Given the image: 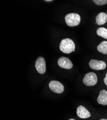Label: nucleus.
Returning <instances> with one entry per match:
<instances>
[{"instance_id": "obj_13", "label": "nucleus", "mask_w": 107, "mask_h": 120, "mask_svg": "<svg viewBox=\"0 0 107 120\" xmlns=\"http://www.w3.org/2000/svg\"><path fill=\"white\" fill-rule=\"evenodd\" d=\"M93 2L98 5H104L107 4V0H93Z\"/></svg>"}, {"instance_id": "obj_5", "label": "nucleus", "mask_w": 107, "mask_h": 120, "mask_svg": "<svg viewBox=\"0 0 107 120\" xmlns=\"http://www.w3.org/2000/svg\"><path fill=\"white\" fill-rule=\"evenodd\" d=\"M89 66L91 69L97 71L103 70L107 67L106 64L104 61L95 59L90 60L89 62Z\"/></svg>"}, {"instance_id": "obj_2", "label": "nucleus", "mask_w": 107, "mask_h": 120, "mask_svg": "<svg viewBox=\"0 0 107 120\" xmlns=\"http://www.w3.org/2000/svg\"><path fill=\"white\" fill-rule=\"evenodd\" d=\"M65 21L67 25L71 27L78 25L81 22V17L77 13H69L65 16Z\"/></svg>"}, {"instance_id": "obj_14", "label": "nucleus", "mask_w": 107, "mask_h": 120, "mask_svg": "<svg viewBox=\"0 0 107 120\" xmlns=\"http://www.w3.org/2000/svg\"><path fill=\"white\" fill-rule=\"evenodd\" d=\"M103 81H104V82L105 84L107 86V73H106V76H105V78H104Z\"/></svg>"}, {"instance_id": "obj_9", "label": "nucleus", "mask_w": 107, "mask_h": 120, "mask_svg": "<svg viewBox=\"0 0 107 120\" xmlns=\"http://www.w3.org/2000/svg\"><path fill=\"white\" fill-rule=\"evenodd\" d=\"M97 101L99 104L104 106L107 105V91L106 90H102L100 91L97 98Z\"/></svg>"}, {"instance_id": "obj_12", "label": "nucleus", "mask_w": 107, "mask_h": 120, "mask_svg": "<svg viewBox=\"0 0 107 120\" xmlns=\"http://www.w3.org/2000/svg\"><path fill=\"white\" fill-rule=\"evenodd\" d=\"M96 34L99 36L107 39V29L105 27H100L96 30Z\"/></svg>"}, {"instance_id": "obj_16", "label": "nucleus", "mask_w": 107, "mask_h": 120, "mask_svg": "<svg viewBox=\"0 0 107 120\" xmlns=\"http://www.w3.org/2000/svg\"><path fill=\"white\" fill-rule=\"evenodd\" d=\"M69 120H75V119H73V118H72V119H69Z\"/></svg>"}, {"instance_id": "obj_7", "label": "nucleus", "mask_w": 107, "mask_h": 120, "mask_svg": "<svg viewBox=\"0 0 107 120\" xmlns=\"http://www.w3.org/2000/svg\"><path fill=\"white\" fill-rule=\"evenodd\" d=\"M58 64L60 67L65 69H71L73 64L71 60L67 57H61L58 60Z\"/></svg>"}, {"instance_id": "obj_17", "label": "nucleus", "mask_w": 107, "mask_h": 120, "mask_svg": "<svg viewBox=\"0 0 107 120\" xmlns=\"http://www.w3.org/2000/svg\"><path fill=\"white\" fill-rule=\"evenodd\" d=\"M52 1H45V2H52Z\"/></svg>"}, {"instance_id": "obj_8", "label": "nucleus", "mask_w": 107, "mask_h": 120, "mask_svg": "<svg viewBox=\"0 0 107 120\" xmlns=\"http://www.w3.org/2000/svg\"><path fill=\"white\" fill-rule=\"evenodd\" d=\"M77 116L81 119H86L91 116V114L87 109L82 105H80L77 107L76 109Z\"/></svg>"}, {"instance_id": "obj_18", "label": "nucleus", "mask_w": 107, "mask_h": 120, "mask_svg": "<svg viewBox=\"0 0 107 120\" xmlns=\"http://www.w3.org/2000/svg\"></svg>"}, {"instance_id": "obj_1", "label": "nucleus", "mask_w": 107, "mask_h": 120, "mask_svg": "<svg viewBox=\"0 0 107 120\" xmlns=\"http://www.w3.org/2000/svg\"><path fill=\"white\" fill-rule=\"evenodd\" d=\"M60 49L64 53L69 54L74 52L75 45L73 40L67 38L63 39L60 44Z\"/></svg>"}, {"instance_id": "obj_11", "label": "nucleus", "mask_w": 107, "mask_h": 120, "mask_svg": "<svg viewBox=\"0 0 107 120\" xmlns=\"http://www.w3.org/2000/svg\"><path fill=\"white\" fill-rule=\"evenodd\" d=\"M97 49L100 52L104 55H107V41L101 42L97 47Z\"/></svg>"}, {"instance_id": "obj_4", "label": "nucleus", "mask_w": 107, "mask_h": 120, "mask_svg": "<svg viewBox=\"0 0 107 120\" xmlns=\"http://www.w3.org/2000/svg\"><path fill=\"white\" fill-rule=\"evenodd\" d=\"M48 86L52 92L57 94L62 93L64 90V87L63 84L58 81H51L49 83Z\"/></svg>"}, {"instance_id": "obj_10", "label": "nucleus", "mask_w": 107, "mask_h": 120, "mask_svg": "<svg viewBox=\"0 0 107 120\" xmlns=\"http://www.w3.org/2000/svg\"><path fill=\"white\" fill-rule=\"evenodd\" d=\"M96 22L97 25H103L107 22V15L104 12L99 13L96 17Z\"/></svg>"}, {"instance_id": "obj_6", "label": "nucleus", "mask_w": 107, "mask_h": 120, "mask_svg": "<svg viewBox=\"0 0 107 120\" xmlns=\"http://www.w3.org/2000/svg\"><path fill=\"white\" fill-rule=\"evenodd\" d=\"M35 68L37 72L40 74H44L46 70V62L42 57H39L35 62Z\"/></svg>"}, {"instance_id": "obj_3", "label": "nucleus", "mask_w": 107, "mask_h": 120, "mask_svg": "<svg viewBox=\"0 0 107 120\" xmlns=\"http://www.w3.org/2000/svg\"><path fill=\"white\" fill-rule=\"evenodd\" d=\"M83 82L86 86H94L98 82V77L95 73L89 72L85 75L83 79Z\"/></svg>"}, {"instance_id": "obj_15", "label": "nucleus", "mask_w": 107, "mask_h": 120, "mask_svg": "<svg viewBox=\"0 0 107 120\" xmlns=\"http://www.w3.org/2000/svg\"><path fill=\"white\" fill-rule=\"evenodd\" d=\"M100 120H107V119H100Z\"/></svg>"}]
</instances>
